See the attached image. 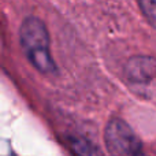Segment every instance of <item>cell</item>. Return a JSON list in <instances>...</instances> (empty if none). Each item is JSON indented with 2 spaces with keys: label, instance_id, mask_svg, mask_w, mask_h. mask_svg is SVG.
Listing matches in <instances>:
<instances>
[{
  "label": "cell",
  "instance_id": "obj_5",
  "mask_svg": "<svg viewBox=\"0 0 156 156\" xmlns=\"http://www.w3.org/2000/svg\"><path fill=\"white\" fill-rule=\"evenodd\" d=\"M137 3L145 19L156 29V0H137Z\"/></svg>",
  "mask_w": 156,
  "mask_h": 156
},
{
  "label": "cell",
  "instance_id": "obj_2",
  "mask_svg": "<svg viewBox=\"0 0 156 156\" xmlns=\"http://www.w3.org/2000/svg\"><path fill=\"white\" fill-rule=\"evenodd\" d=\"M104 140L111 156H141L144 154L140 138L123 119L114 118L108 122Z\"/></svg>",
  "mask_w": 156,
  "mask_h": 156
},
{
  "label": "cell",
  "instance_id": "obj_1",
  "mask_svg": "<svg viewBox=\"0 0 156 156\" xmlns=\"http://www.w3.org/2000/svg\"><path fill=\"white\" fill-rule=\"evenodd\" d=\"M21 45L27 60L43 74L56 71V65L49 51V34L45 25L36 16H27L19 29Z\"/></svg>",
  "mask_w": 156,
  "mask_h": 156
},
{
  "label": "cell",
  "instance_id": "obj_4",
  "mask_svg": "<svg viewBox=\"0 0 156 156\" xmlns=\"http://www.w3.org/2000/svg\"><path fill=\"white\" fill-rule=\"evenodd\" d=\"M70 147L76 156H104L99 147L85 137H70Z\"/></svg>",
  "mask_w": 156,
  "mask_h": 156
},
{
  "label": "cell",
  "instance_id": "obj_3",
  "mask_svg": "<svg viewBox=\"0 0 156 156\" xmlns=\"http://www.w3.org/2000/svg\"><path fill=\"white\" fill-rule=\"evenodd\" d=\"M126 77L132 82L147 83L156 77V59L151 56H134L126 63Z\"/></svg>",
  "mask_w": 156,
  "mask_h": 156
},
{
  "label": "cell",
  "instance_id": "obj_6",
  "mask_svg": "<svg viewBox=\"0 0 156 156\" xmlns=\"http://www.w3.org/2000/svg\"><path fill=\"white\" fill-rule=\"evenodd\" d=\"M141 156H145V155H144V154H143V155H141Z\"/></svg>",
  "mask_w": 156,
  "mask_h": 156
}]
</instances>
